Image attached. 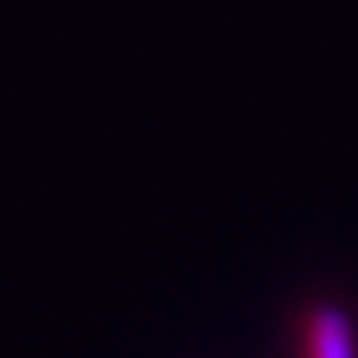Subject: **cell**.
<instances>
[{"instance_id": "cell-1", "label": "cell", "mask_w": 358, "mask_h": 358, "mask_svg": "<svg viewBox=\"0 0 358 358\" xmlns=\"http://www.w3.org/2000/svg\"><path fill=\"white\" fill-rule=\"evenodd\" d=\"M299 358H358V327L340 302H315L302 315Z\"/></svg>"}]
</instances>
